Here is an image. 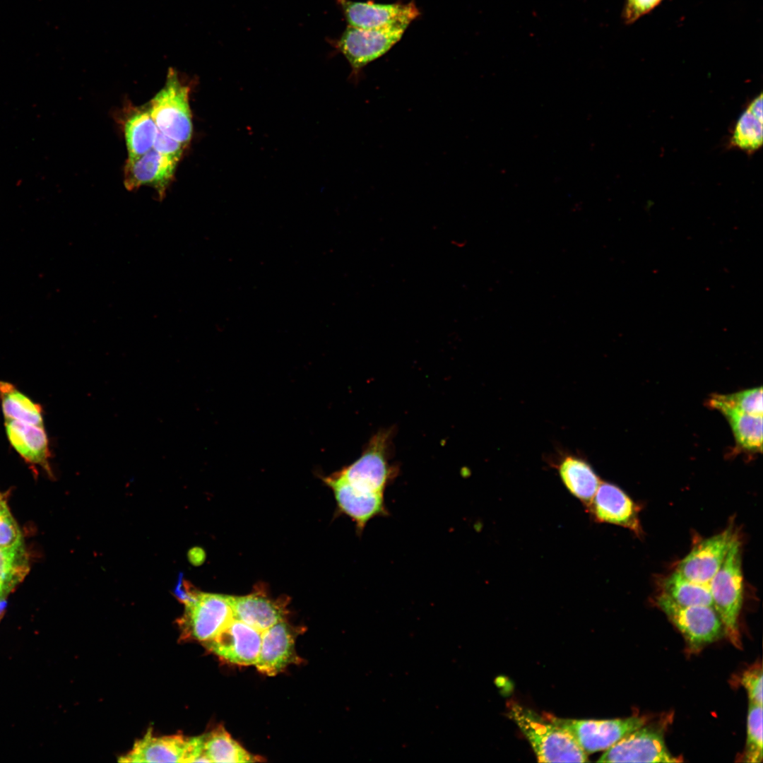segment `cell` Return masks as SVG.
<instances>
[{
	"label": "cell",
	"mask_w": 763,
	"mask_h": 763,
	"mask_svg": "<svg viewBox=\"0 0 763 763\" xmlns=\"http://www.w3.org/2000/svg\"><path fill=\"white\" fill-rule=\"evenodd\" d=\"M509 716L529 742L539 762H586L587 754L560 726L518 703L509 704Z\"/></svg>",
	"instance_id": "6da1fadb"
},
{
	"label": "cell",
	"mask_w": 763,
	"mask_h": 763,
	"mask_svg": "<svg viewBox=\"0 0 763 763\" xmlns=\"http://www.w3.org/2000/svg\"><path fill=\"white\" fill-rule=\"evenodd\" d=\"M177 598L184 605L178 624L182 638L203 645L212 640L234 618L225 595L199 592L184 581Z\"/></svg>",
	"instance_id": "7a4b0ae2"
},
{
	"label": "cell",
	"mask_w": 763,
	"mask_h": 763,
	"mask_svg": "<svg viewBox=\"0 0 763 763\" xmlns=\"http://www.w3.org/2000/svg\"><path fill=\"white\" fill-rule=\"evenodd\" d=\"M713 607L723 625V633L737 648H741L738 617L741 610L743 581L740 542L736 537L725 560L709 583Z\"/></svg>",
	"instance_id": "3957f363"
},
{
	"label": "cell",
	"mask_w": 763,
	"mask_h": 763,
	"mask_svg": "<svg viewBox=\"0 0 763 763\" xmlns=\"http://www.w3.org/2000/svg\"><path fill=\"white\" fill-rule=\"evenodd\" d=\"M189 92V86L170 68L164 86L147 105L157 128L186 146L193 134Z\"/></svg>",
	"instance_id": "277c9868"
},
{
	"label": "cell",
	"mask_w": 763,
	"mask_h": 763,
	"mask_svg": "<svg viewBox=\"0 0 763 763\" xmlns=\"http://www.w3.org/2000/svg\"><path fill=\"white\" fill-rule=\"evenodd\" d=\"M391 435L390 430L379 431L369 439L361 456L338 473L359 490L384 494L398 474V469L389 463Z\"/></svg>",
	"instance_id": "5b68a950"
},
{
	"label": "cell",
	"mask_w": 763,
	"mask_h": 763,
	"mask_svg": "<svg viewBox=\"0 0 763 763\" xmlns=\"http://www.w3.org/2000/svg\"><path fill=\"white\" fill-rule=\"evenodd\" d=\"M657 604L682 634L691 650H699L724 634L721 619L713 607L680 605L663 593Z\"/></svg>",
	"instance_id": "8992f818"
},
{
	"label": "cell",
	"mask_w": 763,
	"mask_h": 763,
	"mask_svg": "<svg viewBox=\"0 0 763 763\" xmlns=\"http://www.w3.org/2000/svg\"><path fill=\"white\" fill-rule=\"evenodd\" d=\"M406 29L396 28L369 30L348 25L331 45L348 60L352 69L350 78L356 82L362 69L386 54L402 37Z\"/></svg>",
	"instance_id": "52a82bcc"
},
{
	"label": "cell",
	"mask_w": 763,
	"mask_h": 763,
	"mask_svg": "<svg viewBox=\"0 0 763 763\" xmlns=\"http://www.w3.org/2000/svg\"><path fill=\"white\" fill-rule=\"evenodd\" d=\"M546 718L567 732L586 754L609 748L629 733L646 724L640 716L607 720Z\"/></svg>",
	"instance_id": "ba28073f"
},
{
	"label": "cell",
	"mask_w": 763,
	"mask_h": 763,
	"mask_svg": "<svg viewBox=\"0 0 763 763\" xmlns=\"http://www.w3.org/2000/svg\"><path fill=\"white\" fill-rule=\"evenodd\" d=\"M348 25L369 30L401 28L406 29L420 14L414 2L376 4L351 0H336Z\"/></svg>",
	"instance_id": "9c48e42d"
},
{
	"label": "cell",
	"mask_w": 763,
	"mask_h": 763,
	"mask_svg": "<svg viewBox=\"0 0 763 763\" xmlns=\"http://www.w3.org/2000/svg\"><path fill=\"white\" fill-rule=\"evenodd\" d=\"M668 750L661 732L643 726L605 750L598 762H680Z\"/></svg>",
	"instance_id": "30bf717a"
},
{
	"label": "cell",
	"mask_w": 763,
	"mask_h": 763,
	"mask_svg": "<svg viewBox=\"0 0 763 763\" xmlns=\"http://www.w3.org/2000/svg\"><path fill=\"white\" fill-rule=\"evenodd\" d=\"M324 480L332 489L339 509L355 522L359 535L362 533L370 520L389 515L384 493L359 490L338 472Z\"/></svg>",
	"instance_id": "8fae6325"
},
{
	"label": "cell",
	"mask_w": 763,
	"mask_h": 763,
	"mask_svg": "<svg viewBox=\"0 0 763 763\" xmlns=\"http://www.w3.org/2000/svg\"><path fill=\"white\" fill-rule=\"evenodd\" d=\"M179 159L161 154L152 148L146 153L128 158L124 173V184L129 191L141 187L153 188L162 199L172 182Z\"/></svg>",
	"instance_id": "7c38bea8"
},
{
	"label": "cell",
	"mask_w": 763,
	"mask_h": 763,
	"mask_svg": "<svg viewBox=\"0 0 763 763\" xmlns=\"http://www.w3.org/2000/svg\"><path fill=\"white\" fill-rule=\"evenodd\" d=\"M737 536L732 528L697 543L678 564L676 571L687 579L709 584L723 564Z\"/></svg>",
	"instance_id": "4fadbf2b"
},
{
	"label": "cell",
	"mask_w": 763,
	"mask_h": 763,
	"mask_svg": "<svg viewBox=\"0 0 763 763\" xmlns=\"http://www.w3.org/2000/svg\"><path fill=\"white\" fill-rule=\"evenodd\" d=\"M261 632L233 618L219 634L203 646L230 663L252 666L256 664L259 653Z\"/></svg>",
	"instance_id": "5bb4252c"
},
{
	"label": "cell",
	"mask_w": 763,
	"mask_h": 763,
	"mask_svg": "<svg viewBox=\"0 0 763 763\" xmlns=\"http://www.w3.org/2000/svg\"><path fill=\"white\" fill-rule=\"evenodd\" d=\"M299 634L285 621H280L261 632V643L256 662L262 673L273 676L288 666L300 661L295 651Z\"/></svg>",
	"instance_id": "9a60e30c"
},
{
	"label": "cell",
	"mask_w": 763,
	"mask_h": 763,
	"mask_svg": "<svg viewBox=\"0 0 763 763\" xmlns=\"http://www.w3.org/2000/svg\"><path fill=\"white\" fill-rule=\"evenodd\" d=\"M595 520L641 531L639 509L632 499L614 484L601 482L587 506Z\"/></svg>",
	"instance_id": "2e32d148"
},
{
	"label": "cell",
	"mask_w": 763,
	"mask_h": 763,
	"mask_svg": "<svg viewBox=\"0 0 763 763\" xmlns=\"http://www.w3.org/2000/svg\"><path fill=\"white\" fill-rule=\"evenodd\" d=\"M190 738L182 735L156 737L150 728L135 742L131 750L120 757L119 762H188Z\"/></svg>",
	"instance_id": "e0dca14e"
},
{
	"label": "cell",
	"mask_w": 763,
	"mask_h": 763,
	"mask_svg": "<svg viewBox=\"0 0 763 763\" xmlns=\"http://www.w3.org/2000/svg\"><path fill=\"white\" fill-rule=\"evenodd\" d=\"M5 428L11 446L25 461L50 471V451L45 427L5 419Z\"/></svg>",
	"instance_id": "ac0fdd59"
},
{
	"label": "cell",
	"mask_w": 763,
	"mask_h": 763,
	"mask_svg": "<svg viewBox=\"0 0 763 763\" xmlns=\"http://www.w3.org/2000/svg\"><path fill=\"white\" fill-rule=\"evenodd\" d=\"M555 468L567 490L585 505L593 497L601 480L587 460L574 454H562Z\"/></svg>",
	"instance_id": "d6986e66"
},
{
	"label": "cell",
	"mask_w": 763,
	"mask_h": 763,
	"mask_svg": "<svg viewBox=\"0 0 763 763\" xmlns=\"http://www.w3.org/2000/svg\"><path fill=\"white\" fill-rule=\"evenodd\" d=\"M234 618L263 632L284 620L282 605L256 594L244 596H226Z\"/></svg>",
	"instance_id": "ffe728a7"
},
{
	"label": "cell",
	"mask_w": 763,
	"mask_h": 763,
	"mask_svg": "<svg viewBox=\"0 0 763 763\" xmlns=\"http://www.w3.org/2000/svg\"><path fill=\"white\" fill-rule=\"evenodd\" d=\"M128 158L140 156L153 148L158 129L147 107H136L124 123Z\"/></svg>",
	"instance_id": "44dd1931"
},
{
	"label": "cell",
	"mask_w": 763,
	"mask_h": 763,
	"mask_svg": "<svg viewBox=\"0 0 763 763\" xmlns=\"http://www.w3.org/2000/svg\"><path fill=\"white\" fill-rule=\"evenodd\" d=\"M203 753L208 762H257L261 761L242 747L223 728L202 735Z\"/></svg>",
	"instance_id": "7402d4cb"
},
{
	"label": "cell",
	"mask_w": 763,
	"mask_h": 763,
	"mask_svg": "<svg viewBox=\"0 0 763 763\" xmlns=\"http://www.w3.org/2000/svg\"><path fill=\"white\" fill-rule=\"evenodd\" d=\"M0 400L5 419L45 427L41 406L12 384L0 382Z\"/></svg>",
	"instance_id": "603a6c76"
},
{
	"label": "cell",
	"mask_w": 763,
	"mask_h": 763,
	"mask_svg": "<svg viewBox=\"0 0 763 763\" xmlns=\"http://www.w3.org/2000/svg\"><path fill=\"white\" fill-rule=\"evenodd\" d=\"M728 420L735 440L742 449L761 452L762 415L748 414L728 408L718 410Z\"/></svg>",
	"instance_id": "cb8c5ba5"
},
{
	"label": "cell",
	"mask_w": 763,
	"mask_h": 763,
	"mask_svg": "<svg viewBox=\"0 0 763 763\" xmlns=\"http://www.w3.org/2000/svg\"><path fill=\"white\" fill-rule=\"evenodd\" d=\"M663 593L680 605L713 607L709 584L692 581L678 571L664 581Z\"/></svg>",
	"instance_id": "d4e9b609"
},
{
	"label": "cell",
	"mask_w": 763,
	"mask_h": 763,
	"mask_svg": "<svg viewBox=\"0 0 763 763\" xmlns=\"http://www.w3.org/2000/svg\"><path fill=\"white\" fill-rule=\"evenodd\" d=\"M28 570V558L23 546L0 548V599L5 598L23 581Z\"/></svg>",
	"instance_id": "484cf974"
},
{
	"label": "cell",
	"mask_w": 763,
	"mask_h": 763,
	"mask_svg": "<svg viewBox=\"0 0 763 763\" xmlns=\"http://www.w3.org/2000/svg\"><path fill=\"white\" fill-rule=\"evenodd\" d=\"M708 403L710 407L718 410L728 408L748 414L762 415V388L759 386L730 394L713 395Z\"/></svg>",
	"instance_id": "4316f807"
},
{
	"label": "cell",
	"mask_w": 763,
	"mask_h": 763,
	"mask_svg": "<svg viewBox=\"0 0 763 763\" xmlns=\"http://www.w3.org/2000/svg\"><path fill=\"white\" fill-rule=\"evenodd\" d=\"M731 143L748 153L758 150L762 145V122L745 110L736 122Z\"/></svg>",
	"instance_id": "83f0119b"
},
{
	"label": "cell",
	"mask_w": 763,
	"mask_h": 763,
	"mask_svg": "<svg viewBox=\"0 0 763 763\" xmlns=\"http://www.w3.org/2000/svg\"><path fill=\"white\" fill-rule=\"evenodd\" d=\"M762 705L749 702L743 761L748 763L762 762Z\"/></svg>",
	"instance_id": "f1b7e54d"
},
{
	"label": "cell",
	"mask_w": 763,
	"mask_h": 763,
	"mask_svg": "<svg viewBox=\"0 0 763 763\" xmlns=\"http://www.w3.org/2000/svg\"><path fill=\"white\" fill-rule=\"evenodd\" d=\"M23 546L20 530L8 511L0 516V548L16 549Z\"/></svg>",
	"instance_id": "f546056e"
},
{
	"label": "cell",
	"mask_w": 763,
	"mask_h": 763,
	"mask_svg": "<svg viewBox=\"0 0 763 763\" xmlns=\"http://www.w3.org/2000/svg\"><path fill=\"white\" fill-rule=\"evenodd\" d=\"M762 669L754 666L743 673L740 683L747 692L749 702L762 705Z\"/></svg>",
	"instance_id": "4dcf8cb0"
},
{
	"label": "cell",
	"mask_w": 763,
	"mask_h": 763,
	"mask_svg": "<svg viewBox=\"0 0 763 763\" xmlns=\"http://www.w3.org/2000/svg\"><path fill=\"white\" fill-rule=\"evenodd\" d=\"M663 0H625L622 17L624 23L630 24L651 11Z\"/></svg>",
	"instance_id": "1f68e13d"
},
{
	"label": "cell",
	"mask_w": 763,
	"mask_h": 763,
	"mask_svg": "<svg viewBox=\"0 0 763 763\" xmlns=\"http://www.w3.org/2000/svg\"><path fill=\"white\" fill-rule=\"evenodd\" d=\"M186 147L185 145L169 137L158 129L153 148L161 154L180 160Z\"/></svg>",
	"instance_id": "d6a6232c"
},
{
	"label": "cell",
	"mask_w": 763,
	"mask_h": 763,
	"mask_svg": "<svg viewBox=\"0 0 763 763\" xmlns=\"http://www.w3.org/2000/svg\"><path fill=\"white\" fill-rule=\"evenodd\" d=\"M759 121L762 122V93L754 98L747 108Z\"/></svg>",
	"instance_id": "836d02e7"
},
{
	"label": "cell",
	"mask_w": 763,
	"mask_h": 763,
	"mask_svg": "<svg viewBox=\"0 0 763 763\" xmlns=\"http://www.w3.org/2000/svg\"><path fill=\"white\" fill-rule=\"evenodd\" d=\"M8 511L9 509L7 506L6 497L0 493V516L3 515Z\"/></svg>",
	"instance_id": "e575fe53"
}]
</instances>
